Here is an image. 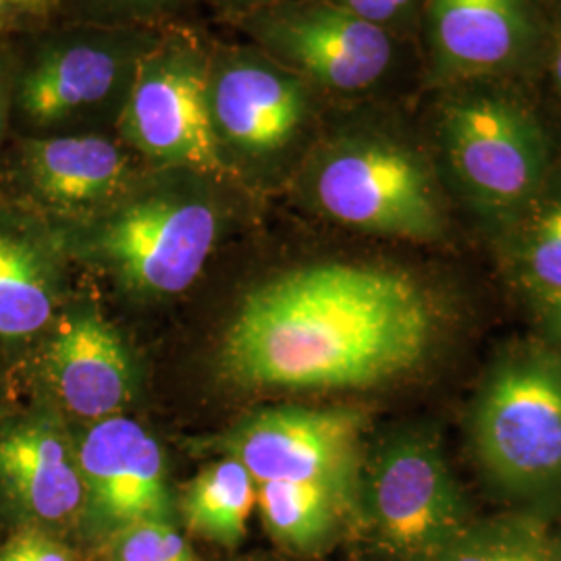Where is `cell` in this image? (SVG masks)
Wrapping results in <instances>:
<instances>
[{"label":"cell","instance_id":"6da1fadb","mask_svg":"<svg viewBox=\"0 0 561 561\" xmlns=\"http://www.w3.org/2000/svg\"><path fill=\"white\" fill-rule=\"evenodd\" d=\"M435 335L433 301L408 273L322 262L248 294L219 358L243 389H368L419 368Z\"/></svg>","mask_w":561,"mask_h":561},{"label":"cell","instance_id":"7a4b0ae2","mask_svg":"<svg viewBox=\"0 0 561 561\" xmlns=\"http://www.w3.org/2000/svg\"><path fill=\"white\" fill-rule=\"evenodd\" d=\"M484 479L522 502L561 497V354L516 343L486 370L470 410Z\"/></svg>","mask_w":561,"mask_h":561},{"label":"cell","instance_id":"3957f363","mask_svg":"<svg viewBox=\"0 0 561 561\" xmlns=\"http://www.w3.org/2000/svg\"><path fill=\"white\" fill-rule=\"evenodd\" d=\"M80 231V250L141 298L190 289L210 259L221 215L208 194L162 185L123 196Z\"/></svg>","mask_w":561,"mask_h":561},{"label":"cell","instance_id":"277c9868","mask_svg":"<svg viewBox=\"0 0 561 561\" xmlns=\"http://www.w3.org/2000/svg\"><path fill=\"white\" fill-rule=\"evenodd\" d=\"M310 194L322 215L366 233L435 241L445 231L428 162L381 134H352L327 144L310 169Z\"/></svg>","mask_w":561,"mask_h":561},{"label":"cell","instance_id":"5b68a950","mask_svg":"<svg viewBox=\"0 0 561 561\" xmlns=\"http://www.w3.org/2000/svg\"><path fill=\"white\" fill-rule=\"evenodd\" d=\"M439 141L461 196L491 221H518L541 198L549 144L520 102L502 94L454 99L442 108Z\"/></svg>","mask_w":561,"mask_h":561},{"label":"cell","instance_id":"8992f818","mask_svg":"<svg viewBox=\"0 0 561 561\" xmlns=\"http://www.w3.org/2000/svg\"><path fill=\"white\" fill-rule=\"evenodd\" d=\"M356 502L391 551L435 561L468 528V503L437 433L410 426L362 461Z\"/></svg>","mask_w":561,"mask_h":561},{"label":"cell","instance_id":"52a82bcc","mask_svg":"<svg viewBox=\"0 0 561 561\" xmlns=\"http://www.w3.org/2000/svg\"><path fill=\"white\" fill-rule=\"evenodd\" d=\"M210 55L178 36L150 44L119 113L123 141L162 167L222 178L227 162L210 121Z\"/></svg>","mask_w":561,"mask_h":561},{"label":"cell","instance_id":"ba28073f","mask_svg":"<svg viewBox=\"0 0 561 561\" xmlns=\"http://www.w3.org/2000/svg\"><path fill=\"white\" fill-rule=\"evenodd\" d=\"M245 30L268 59L327 92L368 90L393 60L387 30L329 0H273L248 11Z\"/></svg>","mask_w":561,"mask_h":561},{"label":"cell","instance_id":"9c48e42d","mask_svg":"<svg viewBox=\"0 0 561 561\" xmlns=\"http://www.w3.org/2000/svg\"><path fill=\"white\" fill-rule=\"evenodd\" d=\"M366 416L350 408H268L222 437L254 481L317 482L356 502Z\"/></svg>","mask_w":561,"mask_h":561},{"label":"cell","instance_id":"30bf717a","mask_svg":"<svg viewBox=\"0 0 561 561\" xmlns=\"http://www.w3.org/2000/svg\"><path fill=\"white\" fill-rule=\"evenodd\" d=\"M208 101L222 159L229 150L264 161L300 136L310 85L261 50H225L210 57Z\"/></svg>","mask_w":561,"mask_h":561},{"label":"cell","instance_id":"8fae6325","mask_svg":"<svg viewBox=\"0 0 561 561\" xmlns=\"http://www.w3.org/2000/svg\"><path fill=\"white\" fill-rule=\"evenodd\" d=\"M85 503L76 437L41 405L0 419V507L18 528L57 533Z\"/></svg>","mask_w":561,"mask_h":561},{"label":"cell","instance_id":"7c38bea8","mask_svg":"<svg viewBox=\"0 0 561 561\" xmlns=\"http://www.w3.org/2000/svg\"><path fill=\"white\" fill-rule=\"evenodd\" d=\"M85 503L81 520L117 535L146 520H171L167 461L140 422L111 416L76 439Z\"/></svg>","mask_w":561,"mask_h":561},{"label":"cell","instance_id":"4fadbf2b","mask_svg":"<svg viewBox=\"0 0 561 561\" xmlns=\"http://www.w3.org/2000/svg\"><path fill=\"white\" fill-rule=\"evenodd\" d=\"M38 370L60 410L88 422L119 416L138 385L127 345L90 306L59 312L42 335Z\"/></svg>","mask_w":561,"mask_h":561},{"label":"cell","instance_id":"5bb4252c","mask_svg":"<svg viewBox=\"0 0 561 561\" xmlns=\"http://www.w3.org/2000/svg\"><path fill=\"white\" fill-rule=\"evenodd\" d=\"M144 38L121 32H90L46 48L20 81L21 111L36 125H57L125 99Z\"/></svg>","mask_w":561,"mask_h":561},{"label":"cell","instance_id":"9a60e30c","mask_svg":"<svg viewBox=\"0 0 561 561\" xmlns=\"http://www.w3.org/2000/svg\"><path fill=\"white\" fill-rule=\"evenodd\" d=\"M426 38L437 78H484L528 55L535 21L526 0H428Z\"/></svg>","mask_w":561,"mask_h":561},{"label":"cell","instance_id":"2e32d148","mask_svg":"<svg viewBox=\"0 0 561 561\" xmlns=\"http://www.w3.org/2000/svg\"><path fill=\"white\" fill-rule=\"evenodd\" d=\"M21 169L36 201L69 217L99 215L127 194L131 181L123 146L92 134L30 140Z\"/></svg>","mask_w":561,"mask_h":561},{"label":"cell","instance_id":"e0dca14e","mask_svg":"<svg viewBox=\"0 0 561 561\" xmlns=\"http://www.w3.org/2000/svg\"><path fill=\"white\" fill-rule=\"evenodd\" d=\"M57 245L42 231L0 210V345L42 340L59 317Z\"/></svg>","mask_w":561,"mask_h":561},{"label":"cell","instance_id":"ac0fdd59","mask_svg":"<svg viewBox=\"0 0 561 561\" xmlns=\"http://www.w3.org/2000/svg\"><path fill=\"white\" fill-rule=\"evenodd\" d=\"M259 502V482L241 461L225 456L210 461L185 484L181 516L190 533L222 547L245 539Z\"/></svg>","mask_w":561,"mask_h":561},{"label":"cell","instance_id":"d6986e66","mask_svg":"<svg viewBox=\"0 0 561 561\" xmlns=\"http://www.w3.org/2000/svg\"><path fill=\"white\" fill-rule=\"evenodd\" d=\"M350 500L317 482L271 481L259 484V510L268 535L296 549L314 551L335 533Z\"/></svg>","mask_w":561,"mask_h":561},{"label":"cell","instance_id":"ffe728a7","mask_svg":"<svg viewBox=\"0 0 561 561\" xmlns=\"http://www.w3.org/2000/svg\"><path fill=\"white\" fill-rule=\"evenodd\" d=\"M528 213L533 217L516 245V268L533 298L556 296L561 294V194Z\"/></svg>","mask_w":561,"mask_h":561},{"label":"cell","instance_id":"44dd1931","mask_svg":"<svg viewBox=\"0 0 561 561\" xmlns=\"http://www.w3.org/2000/svg\"><path fill=\"white\" fill-rule=\"evenodd\" d=\"M435 561H549V542L524 522L468 524Z\"/></svg>","mask_w":561,"mask_h":561},{"label":"cell","instance_id":"7402d4cb","mask_svg":"<svg viewBox=\"0 0 561 561\" xmlns=\"http://www.w3.org/2000/svg\"><path fill=\"white\" fill-rule=\"evenodd\" d=\"M111 561H198L171 520H146L113 537Z\"/></svg>","mask_w":561,"mask_h":561},{"label":"cell","instance_id":"603a6c76","mask_svg":"<svg viewBox=\"0 0 561 561\" xmlns=\"http://www.w3.org/2000/svg\"><path fill=\"white\" fill-rule=\"evenodd\" d=\"M0 561H76L71 549L53 533L38 528H18L0 547Z\"/></svg>","mask_w":561,"mask_h":561},{"label":"cell","instance_id":"cb8c5ba5","mask_svg":"<svg viewBox=\"0 0 561 561\" xmlns=\"http://www.w3.org/2000/svg\"><path fill=\"white\" fill-rule=\"evenodd\" d=\"M329 2L350 11L360 20L387 30L389 25L405 18L419 0H329Z\"/></svg>","mask_w":561,"mask_h":561},{"label":"cell","instance_id":"d4e9b609","mask_svg":"<svg viewBox=\"0 0 561 561\" xmlns=\"http://www.w3.org/2000/svg\"><path fill=\"white\" fill-rule=\"evenodd\" d=\"M533 300L537 301V310H539V319L545 329L547 343L561 354V294L537 296Z\"/></svg>","mask_w":561,"mask_h":561},{"label":"cell","instance_id":"484cf974","mask_svg":"<svg viewBox=\"0 0 561 561\" xmlns=\"http://www.w3.org/2000/svg\"><path fill=\"white\" fill-rule=\"evenodd\" d=\"M55 4V0H0V25L18 15L44 13Z\"/></svg>","mask_w":561,"mask_h":561},{"label":"cell","instance_id":"4316f807","mask_svg":"<svg viewBox=\"0 0 561 561\" xmlns=\"http://www.w3.org/2000/svg\"><path fill=\"white\" fill-rule=\"evenodd\" d=\"M102 2H106L111 9H117L121 13L146 15V13L161 11L167 4H171L173 0H102Z\"/></svg>","mask_w":561,"mask_h":561},{"label":"cell","instance_id":"83f0119b","mask_svg":"<svg viewBox=\"0 0 561 561\" xmlns=\"http://www.w3.org/2000/svg\"><path fill=\"white\" fill-rule=\"evenodd\" d=\"M553 71H556V81H558V88L561 92V42L558 46V53H556V60H553Z\"/></svg>","mask_w":561,"mask_h":561},{"label":"cell","instance_id":"f1b7e54d","mask_svg":"<svg viewBox=\"0 0 561 561\" xmlns=\"http://www.w3.org/2000/svg\"><path fill=\"white\" fill-rule=\"evenodd\" d=\"M229 2H233V4H248V9L252 11V9L262 7V4H268V2H273V0H229Z\"/></svg>","mask_w":561,"mask_h":561},{"label":"cell","instance_id":"f546056e","mask_svg":"<svg viewBox=\"0 0 561 561\" xmlns=\"http://www.w3.org/2000/svg\"><path fill=\"white\" fill-rule=\"evenodd\" d=\"M549 561H561V541L549 545Z\"/></svg>","mask_w":561,"mask_h":561},{"label":"cell","instance_id":"4dcf8cb0","mask_svg":"<svg viewBox=\"0 0 561 561\" xmlns=\"http://www.w3.org/2000/svg\"><path fill=\"white\" fill-rule=\"evenodd\" d=\"M2 127H4V94L0 85V141H2Z\"/></svg>","mask_w":561,"mask_h":561}]
</instances>
